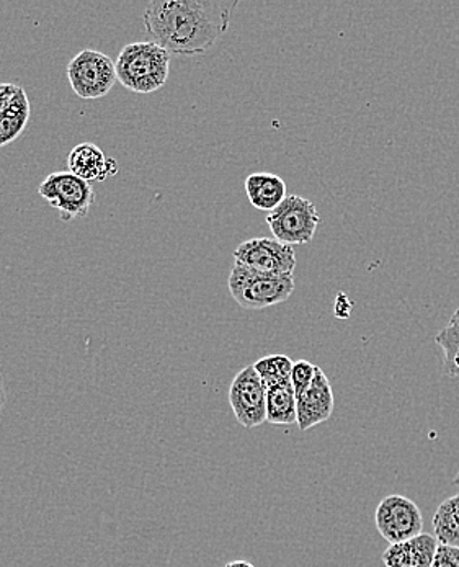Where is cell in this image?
<instances>
[{"instance_id": "cell-1", "label": "cell", "mask_w": 459, "mask_h": 567, "mask_svg": "<svg viewBox=\"0 0 459 567\" xmlns=\"http://www.w3.org/2000/svg\"><path fill=\"white\" fill-rule=\"evenodd\" d=\"M238 6V0H153L144 9V27L170 54H205L228 32Z\"/></svg>"}, {"instance_id": "cell-2", "label": "cell", "mask_w": 459, "mask_h": 567, "mask_svg": "<svg viewBox=\"0 0 459 567\" xmlns=\"http://www.w3.org/2000/svg\"><path fill=\"white\" fill-rule=\"evenodd\" d=\"M170 56L169 51L154 41L126 44L115 61L119 84L135 94L160 91L169 79Z\"/></svg>"}, {"instance_id": "cell-3", "label": "cell", "mask_w": 459, "mask_h": 567, "mask_svg": "<svg viewBox=\"0 0 459 567\" xmlns=\"http://www.w3.org/2000/svg\"><path fill=\"white\" fill-rule=\"evenodd\" d=\"M229 293L241 308L259 309L280 305L293 295V275L260 274L234 262L228 280Z\"/></svg>"}, {"instance_id": "cell-4", "label": "cell", "mask_w": 459, "mask_h": 567, "mask_svg": "<svg viewBox=\"0 0 459 567\" xmlns=\"http://www.w3.org/2000/svg\"><path fill=\"white\" fill-rule=\"evenodd\" d=\"M38 195L60 212L61 221L64 223L85 218L95 203L92 184L82 181L70 171L48 175L38 187Z\"/></svg>"}, {"instance_id": "cell-5", "label": "cell", "mask_w": 459, "mask_h": 567, "mask_svg": "<svg viewBox=\"0 0 459 567\" xmlns=\"http://www.w3.org/2000/svg\"><path fill=\"white\" fill-rule=\"evenodd\" d=\"M321 221L316 206L300 195H288L282 205L267 216V225L275 239L291 247L311 243Z\"/></svg>"}, {"instance_id": "cell-6", "label": "cell", "mask_w": 459, "mask_h": 567, "mask_svg": "<svg viewBox=\"0 0 459 567\" xmlns=\"http://www.w3.org/2000/svg\"><path fill=\"white\" fill-rule=\"evenodd\" d=\"M67 81L79 99L95 101L106 97L118 81L116 66L105 53L84 50L67 64Z\"/></svg>"}, {"instance_id": "cell-7", "label": "cell", "mask_w": 459, "mask_h": 567, "mask_svg": "<svg viewBox=\"0 0 459 567\" xmlns=\"http://www.w3.org/2000/svg\"><path fill=\"white\" fill-rule=\"evenodd\" d=\"M229 404L236 421L244 429H255L267 422V388L255 368H242L229 388Z\"/></svg>"}, {"instance_id": "cell-8", "label": "cell", "mask_w": 459, "mask_h": 567, "mask_svg": "<svg viewBox=\"0 0 459 567\" xmlns=\"http://www.w3.org/2000/svg\"><path fill=\"white\" fill-rule=\"evenodd\" d=\"M379 535L389 543L406 542L423 534L424 517L419 505L404 496H388L379 502L375 514Z\"/></svg>"}, {"instance_id": "cell-9", "label": "cell", "mask_w": 459, "mask_h": 567, "mask_svg": "<svg viewBox=\"0 0 459 567\" xmlns=\"http://www.w3.org/2000/svg\"><path fill=\"white\" fill-rule=\"evenodd\" d=\"M236 262L269 275H293L296 254L291 246L269 237H257L239 244L234 250Z\"/></svg>"}, {"instance_id": "cell-10", "label": "cell", "mask_w": 459, "mask_h": 567, "mask_svg": "<svg viewBox=\"0 0 459 567\" xmlns=\"http://www.w3.org/2000/svg\"><path fill=\"white\" fill-rule=\"evenodd\" d=\"M334 412V393L331 381L317 367L316 377L306 393L298 398V422L301 432L311 431L331 419Z\"/></svg>"}, {"instance_id": "cell-11", "label": "cell", "mask_w": 459, "mask_h": 567, "mask_svg": "<svg viewBox=\"0 0 459 567\" xmlns=\"http://www.w3.org/2000/svg\"><path fill=\"white\" fill-rule=\"evenodd\" d=\"M118 163L112 157H106L97 144H77L67 157V171L88 184L105 182L106 178L118 174Z\"/></svg>"}, {"instance_id": "cell-12", "label": "cell", "mask_w": 459, "mask_h": 567, "mask_svg": "<svg viewBox=\"0 0 459 567\" xmlns=\"http://www.w3.org/2000/svg\"><path fill=\"white\" fill-rule=\"evenodd\" d=\"M438 545L434 535L420 534L390 545L383 555L386 567H431Z\"/></svg>"}, {"instance_id": "cell-13", "label": "cell", "mask_w": 459, "mask_h": 567, "mask_svg": "<svg viewBox=\"0 0 459 567\" xmlns=\"http://www.w3.org/2000/svg\"><path fill=\"white\" fill-rule=\"evenodd\" d=\"M246 192H248L250 205L260 212L272 213L288 197L283 178L269 172L249 175L246 181Z\"/></svg>"}, {"instance_id": "cell-14", "label": "cell", "mask_w": 459, "mask_h": 567, "mask_svg": "<svg viewBox=\"0 0 459 567\" xmlns=\"http://www.w3.org/2000/svg\"><path fill=\"white\" fill-rule=\"evenodd\" d=\"M32 115L29 95L25 89L19 87L12 101L0 113V147L9 146L10 143L22 136Z\"/></svg>"}, {"instance_id": "cell-15", "label": "cell", "mask_w": 459, "mask_h": 567, "mask_svg": "<svg viewBox=\"0 0 459 567\" xmlns=\"http://www.w3.org/2000/svg\"><path fill=\"white\" fill-rule=\"evenodd\" d=\"M267 422L291 425L298 422V400L291 381L267 388Z\"/></svg>"}, {"instance_id": "cell-16", "label": "cell", "mask_w": 459, "mask_h": 567, "mask_svg": "<svg viewBox=\"0 0 459 567\" xmlns=\"http://www.w3.org/2000/svg\"><path fill=\"white\" fill-rule=\"evenodd\" d=\"M434 530L440 545L459 548V494L441 502L434 515Z\"/></svg>"}, {"instance_id": "cell-17", "label": "cell", "mask_w": 459, "mask_h": 567, "mask_svg": "<svg viewBox=\"0 0 459 567\" xmlns=\"http://www.w3.org/2000/svg\"><path fill=\"white\" fill-rule=\"evenodd\" d=\"M293 365V360L290 357L283 355V353L263 357L259 362L253 363V368H255L257 374H259L265 388H272L275 384L290 381Z\"/></svg>"}, {"instance_id": "cell-18", "label": "cell", "mask_w": 459, "mask_h": 567, "mask_svg": "<svg viewBox=\"0 0 459 567\" xmlns=\"http://www.w3.org/2000/svg\"><path fill=\"white\" fill-rule=\"evenodd\" d=\"M435 342L444 350V371L447 377L459 378V328L448 322L447 328L435 337Z\"/></svg>"}, {"instance_id": "cell-19", "label": "cell", "mask_w": 459, "mask_h": 567, "mask_svg": "<svg viewBox=\"0 0 459 567\" xmlns=\"http://www.w3.org/2000/svg\"><path fill=\"white\" fill-rule=\"evenodd\" d=\"M316 370L317 367L307 362V360H298V362H294L290 381L291 386H293L294 394H296V400L301 394L306 393V391L310 390L311 384H313L314 377H316Z\"/></svg>"}, {"instance_id": "cell-20", "label": "cell", "mask_w": 459, "mask_h": 567, "mask_svg": "<svg viewBox=\"0 0 459 567\" xmlns=\"http://www.w3.org/2000/svg\"><path fill=\"white\" fill-rule=\"evenodd\" d=\"M431 567H459V548L455 546L438 545Z\"/></svg>"}, {"instance_id": "cell-21", "label": "cell", "mask_w": 459, "mask_h": 567, "mask_svg": "<svg viewBox=\"0 0 459 567\" xmlns=\"http://www.w3.org/2000/svg\"><path fill=\"white\" fill-rule=\"evenodd\" d=\"M17 91H19V85L12 84V82H2V84H0V113L9 105L13 95L17 94Z\"/></svg>"}, {"instance_id": "cell-22", "label": "cell", "mask_w": 459, "mask_h": 567, "mask_svg": "<svg viewBox=\"0 0 459 567\" xmlns=\"http://www.w3.org/2000/svg\"><path fill=\"white\" fill-rule=\"evenodd\" d=\"M352 311V302L345 295H338L337 302H335V315L337 318H348Z\"/></svg>"}, {"instance_id": "cell-23", "label": "cell", "mask_w": 459, "mask_h": 567, "mask_svg": "<svg viewBox=\"0 0 459 567\" xmlns=\"http://www.w3.org/2000/svg\"><path fill=\"white\" fill-rule=\"evenodd\" d=\"M7 402V390H6V380H3L2 370H0V412L3 411V405Z\"/></svg>"}, {"instance_id": "cell-24", "label": "cell", "mask_w": 459, "mask_h": 567, "mask_svg": "<svg viewBox=\"0 0 459 567\" xmlns=\"http://www.w3.org/2000/svg\"><path fill=\"white\" fill-rule=\"evenodd\" d=\"M225 567H255L253 565H250L248 561H232L228 563Z\"/></svg>"}, {"instance_id": "cell-25", "label": "cell", "mask_w": 459, "mask_h": 567, "mask_svg": "<svg viewBox=\"0 0 459 567\" xmlns=\"http://www.w3.org/2000/svg\"><path fill=\"white\" fill-rule=\"evenodd\" d=\"M450 322H453V324L459 328V308L455 311L453 318H451Z\"/></svg>"}, {"instance_id": "cell-26", "label": "cell", "mask_w": 459, "mask_h": 567, "mask_svg": "<svg viewBox=\"0 0 459 567\" xmlns=\"http://www.w3.org/2000/svg\"><path fill=\"white\" fill-rule=\"evenodd\" d=\"M453 484H457V486H459V474L455 476Z\"/></svg>"}]
</instances>
